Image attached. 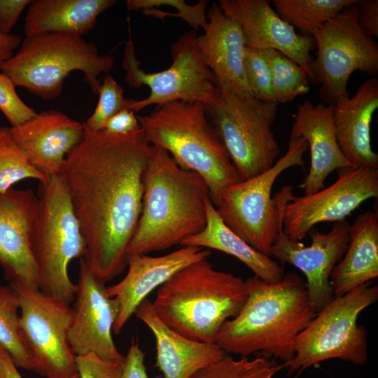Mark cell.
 <instances>
[{"mask_svg": "<svg viewBox=\"0 0 378 378\" xmlns=\"http://www.w3.org/2000/svg\"><path fill=\"white\" fill-rule=\"evenodd\" d=\"M38 204L30 188L0 193V267L10 284L35 290L39 281L31 236Z\"/></svg>", "mask_w": 378, "mask_h": 378, "instance_id": "cell-17", "label": "cell"}, {"mask_svg": "<svg viewBox=\"0 0 378 378\" xmlns=\"http://www.w3.org/2000/svg\"><path fill=\"white\" fill-rule=\"evenodd\" d=\"M371 284L335 297L316 313L297 336L294 358L281 365L287 369L288 375L332 358L365 364L367 332L357 320L362 311L378 300V286Z\"/></svg>", "mask_w": 378, "mask_h": 378, "instance_id": "cell-9", "label": "cell"}, {"mask_svg": "<svg viewBox=\"0 0 378 378\" xmlns=\"http://www.w3.org/2000/svg\"><path fill=\"white\" fill-rule=\"evenodd\" d=\"M181 245L215 249L232 255L246 265L255 276L267 283L278 282L285 274L278 262L253 248L225 224L211 199L206 202L204 228L185 239Z\"/></svg>", "mask_w": 378, "mask_h": 378, "instance_id": "cell-27", "label": "cell"}, {"mask_svg": "<svg viewBox=\"0 0 378 378\" xmlns=\"http://www.w3.org/2000/svg\"><path fill=\"white\" fill-rule=\"evenodd\" d=\"M134 314L155 337V365L164 378H190L227 354L215 342L193 340L172 329L158 316L148 298L137 307Z\"/></svg>", "mask_w": 378, "mask_h": 378, "instance_id": "cell-23", "label": "cell"}, {"mask_svg": "<svg viewBox=\"0 0 378 378\" xmlns=\"http://www.w3.org/2000/svg\"><path fill=\"white\" fill-rule=\"evenodd\" d=\"M357 0H274L279 17L302 35L313 33Z\"/></svg>", "mask_w": 378, "mask_h": 378, "instance_id": "cell-28", "label": "cell"}, {"mask_svg": "<svg viewBox=\"0 0 378 378\" xmlns=\"http://www.w3.org/2000/svg\"><path fill=\"white\" fill-rule=\"evenodd\" d=\"M378 108V79L362 83L352 97L333 104V123L338 146L354 167L378 169V155L371 145V122Z\"/></svg>", "mask_w": 378, "mask_h": 378, "instance_id": "cell-24", "label": "cell"}, {"mask_svg": "<svg viewBox=\"0 0 378 378\" xmlns=\"http://www.w3.org/2000/svg\"><path fill=\"white\" fill-rule=\"evenodd\" d=\"M145 354L139 346L137 340L132 338L122 368L121 378H150L144 364ZM153 378H164L158 374Z\"/></svg>", "mask_w": 378, "mask_h": 378, "instance_id": "cell-37", "label": "cell"}, {"mask_svg": "<svg viewBox=\"0 0 378 378\" xmlns=\"http://www.w3.org/2000/svg\"><path fill=\"white\" fill-rule=\"evenodd\" d=\"M19 301L10 286H0V346L16 367L31 371L32 367L19 330Z\"/></svg>", "mask_w": 378, "mask_h": 378, "instance_id": "cell-30", "label": "cell"}, {"mask_svg": "<svg viewBox=\"0 0 378 378\" xmlns=\"http://www.w3.org/2000/svg\"><path fill=\"white\" fill-rule=\"evenodd\" d=\"M244 73L249 89L256 99L275 102L269 64L260 50L246 47Z\"/></svg>", "mask_w": 378, "mask_h": 378, "instance_id": "cell-34", "label": "cell"}, {"mask_svg": "<svg viewBox=\"0 0 378 378\" xmlns=\"http://www.w3.org/2000/svg\"><path fill=\"white\" fill-rule=\"evenodd\" d=\"M20 335L32 370L45 378H72L78 374L69 342L72 309L45 294L18 284Z\"/></svg>", "mask_w": 378, "mask_h": 378, "instance_id": "cell-13", "label": "cell"}, {"mask_svg": "<svg viewBox=\"0 0 378 378\" xmlns=\"http://www.w3.org/2000/svg\"><path fill=\"white\" fill-rule=\"evenodd\" d=\"M38 197L31 245L39 290L69 306L77 286L68 267L73 259L83 257L84 239L60 175L39 183Z\"/></svg>", "mask_w": 378, "mask_h": 378, "instance_id": "cell-7", "label": "cell"}, {"mask_svg": "<svg viewBox=\"0 0 378 378\" xmlns=\"http://www.w3.org/2000/svg\"><path fill=\"white\" fill-rule=\"evenodd\" d=\"M271 72L275 102L286 103L309 91V76L296 62L274 49L260 50Z\"/></svg>", "mask_w": 378, "mask_h": 378, "instance_id": "cell-29", "label": "cell"}, {"mask_svg": "<svg viewBox=\"0 0 378 378\" xmlns=\"http://www.w3.org/2000/svg\"><path fill=\"white\" fill-rule=\"evenodd\" d=\"M277 105L218 88L205 106L241 181L267 171L278 160L281 149L272 130Z\"/></svg>", "mask_w": 378, "mask_h": 378, "instance_id": "cell-10", "label": "cell"}, {"mask_svg": "<svg viewBox=\"0 0 378 378\" xmlns=\"http://www.w3.org/2000/svg\"><path fill=\"white\" fill-rule=\"evenodd\" d=\"M76 302L69 330V342L75 356L94 353L108 360H123L113 337L119 303L106 293L105 283L80 258Z\"/></svg>", "mask_w": 378, "mask_h": 378, "instance_id": "cell-16", "label": "cell"}, {"mask_svg": "<svg viewBox=\"0 0 378 378\" xmlns=\"http://www.w3.org/2000/svg\"><path fill=\"white\" fill-rule=\"evenodd\" d=\"M209 188L197 172L182 168L165 150L151 145L143 176L141 215L129 255L169 248L201 232Z\"/></svg>", "mask_w": 378, "mask_h": 378, "instance_id": "cell-3", "label": "cell"}, {"mask_svg": "<svg viewBox=\"0 0 378 378\" xmlns=\"http://www.w3.org/2000/svg\"><path fill=\"white\" fill-rule=\"evenodd\" d=\"M140 128V124L134 112L128 108H124L108 118L102 130L111 134L123 135L132 133Z\"/></svg>", "mask_w": 378, "mask_h": 378, "instance_id": "cell-38", "label": "cell"}, {"mask_svg": "<svg viewBox=\"0 0 378 378\" xmlns=\"http://www.w3.org/2000/svg\"><path fill=\"white\" fill-rule=\"evenodd\" d=\"M150 147L141 128L117 135L84 124L82 139L64 160L60 176L84 239L83 258L105 284L127 267Z\"/></svg>", "mask_w": 378, "mask_h": 378, "instance_id": "cell-1", "label": "cell"}, {"mask_svg": "<svg viewBox=\"0 0 378 378\" xmlns=\"http://www.w3.org/2000/svg\"><path fill=\"white\" fill-rule=\"evenodd\" d=\"M358 3L344 8L312 34L317 47L312 79L322 84L321 94L332 105L349 97L347 85L353 72H378V44L358 24Z\"/></svg>", "mask_w": 378, "mask_h": 378, "instance_id": "cell-12", "label": "cell"}, {"mask_svg": "<svg viewBox=\"0 0 378 378\" xmlns=\"http://www.w3.org/2000/svg\"><path fill=\"white\" fill-rule=\"evenodd\" d=\"M345 255L330 274L334 297L370 282L378 276V211L358 215L349 227Z\"/></svg>", "mask_w": 378, "mask_h": 378, "instance_id": "cell-25", "label": "cell"}, {"mask_svg": "<svg viewBox=\"0 0 378 378\" xmlns=\"http://www.w3.org/2000/svg\"><path fill=\"white\" fill-rule=\"evenodd\" d=\"M10 129L30 163L48 176H53L60 175L67 155L82 139L84 124L51 110Z\"/></svg>", "mask_w": 378, "mask_h": 378, "instance_id": "cell-20", "label": "cell"}, {"mask_svg": "<svg viewBox=\"0 0 378 378\" xmlns=\"http://www.w3.org/2000/svg\"><path fill=\"white\" fill-rule=\"evenodd\" d=\"M206 17L204 33L197 36L196 44L216 86L241 96L253 97L244 73L246 41L240 26L218 3L212 4Z\"/></svg>", "mask_w": 378, "mask_h": 378, "instance_id": "cell-21", "label": "cell"}, {"mask_svg": "<svg viewBox=\"0 0 378 378\" xmlns=\"http://www.w3.org/2000/svg\"><path fill=\"white\" fill-rule=\"evenodd\" d=\"M358 22L370 37L378 36V1L361 0L358 3Z\"/></svg>", "mask_w": 378, "mask_h": 378, "instance_id": "cell-39", "label": "cell"}, {"mask_svg": "<svg viewBox=\"0 0 378 378\" xmlns=\"http://www.w3.org/2000/svg\"><path fill=\"white\" fill-rule=\"evenodd\" d=\"M20 36L13 34H4L0 29V64L8 60L19 48L22 43Z\"/></svg>", "mask_w": 378, "mask_h": 378, "instance_id": "cell-41", "label": "cell"}, {"mask_svg": "<svg viewBox=\"0 0 378 378\" xmlns=\"http://www.w3.org/2000/svg\"><path fill=\"white\" fill-rule=\"evenodd\" d=\"M245 283L246 300L237 315L223 324L215 343L227 354L246 357L260 352L284 362L293 359L297 336L316 315L304 282L291 272L276 283L255 275Z\"/></svg>", "mask_w": 378, "mask_h": 378, "instance_id": "cell-2", "label": "cell"}, {"mask_svg": "<svg viewBox=\"0 0 378 378\" xmlns=\"http://www.w3.org/2000/svg\"><path fill=\"white\" fill-rule=\"evenodd\" d=\"M31 0H0V29L10 34L20 16Z\"/></svg>", "mask_w": 378, "mask_h": 378, "instance_id": "cell-40", "label": "cell"}, {"mask_svg": "<svg viewBox=\"0 0 378 378\" xmlns=\"http://www.w3.org/2000/svg\"><path fill=\"white\" fill-rule=\"evenodd\" d=\"M222 10L240 26L246 47L274 49L300 66L312 78L313 58L310 51L314 46L312 36L299 34L282 20L267 0H219Z\"/></svg>", "mask_w": 378, "mask_h": 378, "instance_id": "cell-18", "label": "cell"}, {"mask_svg": "<svg viewBox=\"0 0 378 378\" xmlns=\"http://www.w3.org/2000/svg\"><path fill=\"white\" fill-rule=\"evenodd\" d=\"M349 227L344 219L335 222L327 233L309 231L312 244L305 246L284 232L281 216L277 235L267 255L295 266L304 274L309 300L316 313L335 298L330 274L346 251Z\"/></svg>", "mask_w": 378, "mask_h": 378, "instance_id": "cell-15", "label": "cell"}, {"mask_svg": "<svg viewBox=\"0 0 378 378\" xmlns=\"http://www.w3.org/2000/svg\"><path fill=\"white\" fill-rule=\"evenodd\" d=\"M245 280L216 270L208 258L181 269L158 289L152 302L158 316L193 340L215 342L223 324L247 298Z\"/></svg>", "mask_w": 378, "mask_h": 378, "instance_id": "cell-4", "label": "cell"}, {"mask_svg": "<svg viewBox=\"0 0 378 378\" xmlns=\"http://www.w3.org/2000/svg\"><path fill=\"white\" fill-rule=\"evenodd\" d=\"M197 36L195 31H188L174 42L171 66L155 73H146L140 68L130 36L122 60L125 80L132 88L147 86L150 93L140 100L128 99L127 108L136 112L175 101L200 102L206 106L214 100L218 88L198 50Z\"/></svg>", "mask_w": 378, "mask_h": 378, "instance_id": "cell-11", "label": "cell"}, {"mask_svg": "<svg viewBox=\"0 0 378 378\" xmlns=\"http://www.w3.org/2000/svg\"><path fill=\"white\" fill-rule=\"evenodd\" d=\"M123 360H108L94 353L76 356L79 378H121Z\"/></svg>", "mask_w": 378, "mask_h": 378, "instance_id": "cell-36", "label": "cell"}, {"mask_svg": "<svg viewBox=\"0 0 378 378\" xmlns=\"http://www.w3.org/2000/svg\"><path fill=\"white\" fill-rule=\"evenodd\" d=\"M113 57L101 54L95 44L80 36L46 33L26 36L18 50L0 64L15 86L43 99L60 95L65 78L82 71L91 91L97 94L99 76L113 67Z\"/></svg>", "mask_w": 378, "mask_h": 378, "instance_id": "cell-6", "label": "cell"}, {"mask_svg": "<svg viewBox=\"0 0 378 378\" xmlns=\"http://www.w3.org/2000/svg\"><path fill=\"white\" fill-rule=\"evenodd\" d=\"M209 249L185 246L161 256L146 254L129 255L125 277L106 286V293L119 303V312L113 331L119 334L137 307L156 288H159L177 272L197 261L206 259Z\"/></svg>", "mask_w": 378, "mask_h": 378, "instance_id": "cell-19", "label": "cell"}, {"mask_svg": "<svg viewBox=\"0 0 378 378\" xmlns=\"http://www.w3.org/2000/svg\"><path fill=\"white\" fill-rule=\"evenodd\" d=\"M0 111L6 116L11 127L18 126L37 114L18 96L12 79L1 71Z\"/></svg>", "mask_w": 378, "mask_h": 378, "instance_id": "cell-35", "label": "cell"}, {"mask_svg": "<svg viewBox=\"0 0 378 378\" xmlns=\"http://www.w3.org/2000/svg\"><path fill=\"white\" fill-rule=\"evenodd\" d=\"M337 172V179L328 188L301 197L292 192L285 201L283 230L290 239L300 241L315 225L344 220L363 202L377 198V169L349 167Z\"/></svg>", "mask_w": 378, "mask_h": 378, "instance_id": "cell-14", "label": "cell"}, {"mask_svg": "<svg viewBox=\"0 0 378 378\" xmlns=\"http://www.w3.org/2000/svg\"><path fill=\"white\" fill-rule=\"evenodd\" d=\"M308 148L302 139H289L288 150L267 171L226 187L214 206L234 232L258 251L267 255L275 241L282 204L290 186H284L271 197L272 186L287 169L304 167L303 155Z\"/></svg>", "mask_w": 378, "mask_h": 378, "instance_id": "cell-8", "label": "cell"}, {"mask_svg": "<svg viewBox=\"0 0 378 378\" xmlns=\"http://www.w3.org/2000/svg\"><path fill=\"white\" fill-rule=\"evenodd\" d=\"M262 356L253 359H235L226 354L200 370L190 378H273L282 368L276 359Z\"/></svg>", "mask_w": 378, "mask_h": 378, "instance_id": "cell-32", "label": "cell"}, {"mask_svg": "<svg viewBox=\"0 0 378 378\" xmlns=\"http://www.w3.org/2000/svg\"><path fill=\"white\" fill-rule=\"evenodd\" d=\"M0 378H22L10 356L1 346ZM72 378H79V374H77Z\"/></svg>", "mask_w": 378, "mask_h": 378, "instance_id": "cell-42", "label": "cell"}, {"mask_svg": "<svg viewBox=\"0 0 378 378\" xmlns=\"http://www.w3.org/2000/svg\"><path fill=\"white\" fill-rule=\"evenodd\" d=\"M25 178H34L39 183L49 176L34 167L20 149L10 133V127H0V193L12 188Z\"/></svg>", "mask_w": 378, "mask_h": 378, "instance_id": "cell-31", "label": "cell"}, {"mask_svg": "<svg viewBox=\"0 0 378 378\" xmlns=\"http://www.w3.org/2000/svg\"><path fill=\"white\" fill-rule=\"evenodd\" d=\"M147 141L165 150L183 169L206 181L214 204L227 186L240 181L232 160L200 102L175 101L137 115Z\"/></svg>", "mask_w": 378, "mask_h": 378, "instance_id": "cell-5", "label": "cell"}, {"mask_svg": "<svg viewBox=\"0 0 378 378\" xmlns=\"http://www.w3.org/2000/svg\"><path fill=\"white\" fill-rule=\"evenodd\" d=\"M114 0H34L27 10L24 33L31 36L59 33L81 36L98 17L115 4Z\"/></svg>", "mask_w": 378, "mask_h": 378, "instance_id": "cell-26", "label": "cell"}, {"mask_svg": "<svg viewBox=\"0 0 378 378\" xmlns=\"http://www.w3.org/2000/svg\"><path fill=\"white\" fill-rule=\"evenodd\" d=\"M99 100L92 114L84 122L91 130L99 131L111 116L127 108L128 99L124 97L122 88L111 74H106L101 83Z\"/></svg>", "mask_w": 378, "mask_h": 378, "instance_id": "cell-33", "label": "cell"}, {"mask_svg": "<svg viewBox=\"0 0 378 378\" xmlns=\"http://www.w3.org/2000/svg\"><path fill=\"white\" fill-rule=\"evenodd\" d=\"M298 138L304 139L310 150L309 172L300 185L305 195L321 190L332 171L354 167L338 146L333 123V105H314L309 101L298 104L290 134V139Z\"/></svg>", "mask_w": 378, "mask_h": 378, "instance_id": "cell-22", "label": "cell"}]
</instances>
